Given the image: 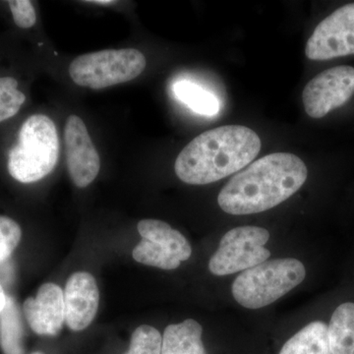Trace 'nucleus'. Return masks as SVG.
<instances>
[{"label":"nucleus","instance_id":"14","mask_svg":"<svg viewBox=\"0 0 354 354\" xmlns=\"http://www.w3.org/2000/svg\"><path fill=\"white\" fill-rule=\"evenodd\" d=\"M332 354H354V304L346 302L335 310L328 326Z\"/></svg>","mask_w":354,"mask_h":354},{"label":"nucleus","instance_id":"11","mask_svg":"<svg viewBox=\"0 0 354 354\" xmlns=\"http://www.w3.org/2000/svg\"><path fill=\"white\" fill-rule=\"evenodd\" d=\"M65 323L70 330L80 332L91 325L99 309L97 281L86 272H74L65 286Z\"/></svg>","mask_w":354,"mask_h":354},{"label":"nucleus","instance_id":"21","mask_svg":"<svg viewBox=\"0 0 354 354\" xmlns=\"http://www.w3.org/2000/svg\"><path fill=\"white\" fill-rule=\"evenodd\" d=\"M10 7L14 22L22 29H29L36 24L37 14L31 1L28 0H10L7 2Z\"/></svg>","mask_w":354,"mask_h":354},{"label":"nucleus","instance_id":"5","mask_svg":"<svg viewBox=\"0 0 354 354\" xmlns=\"http://www.w3.org/2000/svg\"><path fill=\"white\" fill-rule=\"evenodd\" d=\"M146 65L145 55L135 48L106 50L75 58L69 74L76 85L100 90L132 81L143 73Z\"/></svg>","mask_w":354,"mask_h":354},{"label":"nucleus","instance_id":"2","mask_svg":"<svg viewBox=\"0 0 354 354\" xmlns=\"http://www.w3.org/2000/svg\"><path fill=\"white\" fill-rule=\"evenodd\" d=\"M257 133L241 125H225L208 130L181 151L174 171L183 183L205 185L247 167L261 150Z\"/></svg>","mask_w":354,"mask_h":354},{"label":"nucleus","instance_id":"7","mask_svg":"<svg viewBox=\"0 0 354 354\" xmlns=\"http://www.w3.org/2000/svg\"><path fill=\"white\" fill-rule=\"evenodd\" d=\"M142 241L133 249V259L162 270H174L189 259L192 248L178 230L165 221L142 220L138 223Z\"/></svg>","mask_w":354,"mask_h":354},{"label":"nucleus","instance_id":"19","mask_svg":"<svg viewBox=\"0 0 354 354\" xmlns=\"http://www.w3.org/2000/svg\"><path fill=\"white\" fill-rule=\"evenodd\" d=\"M162 337L152 326H140L134 330L129 349L124 354H162Z\"/></svg>","mask_w":354,"mask_h":354},{"label":"nucleus","instance_id":"24","mask_svg":"<svg viewBox=\"0 0 354 354\" xmlns=\"http://www.w3.org/2000/svg\"><path fill=\"white\" fill-rule=\"evenodd\" d=\"M31 354H44V353H41V351H36V353H32Z\"/></svg>","mask_w":354,"mask_h":354},{"label":"nucleus","instance_id":"15","mask_svg":"<svg viewBox=\"0 0 354 354\" xmlns=\"http://www.w3.org/2000/svg\"><path fill=\"white\" fill-rule=\"evenodd\" d=\"M279 354H332L327 324L315 321L286 342Z\"/></svg>","mask_w":354,"mask_h":354},{"label":"nucleus","instance_id":"1","mask_svg":"<svg viewBox=\"0 0 354 354\" xmlns=\"http://www.w3.org/2000/svg\"><path fill=\"white\" fill-rule=\"evenodd\" d=\"M307 176L304 160L293 153L265 156L228 181L218 194V206L230 215L262 213L295 194Z\"/></svg>","mask_w":354,"mask_h":354},{"label":"nucleus","instance_id":"23","mask_svg":"<svg viewBox=\"0 0 354 354\" xmlns=\"http://www.w3.org/2000/svg\"><path fill=\"white\" fill-rule=\"evenodd\" d=\"M88 3L97 4V6H113L116 1L113 0H93V1H87Z\"/></svg>","mask_w":354,"mask_h":354},{"label":"nucleus","instance_id":"10","mask_svg":"<svg viewBox=\"0 0 354 354\" xmlns=\"http://www.w3.org/2000/svg\"><path fill=\"white\" fill-rule=\"evenodd\" d=\"M65 153L69 176L77 187L85 188L95 180L101 169L99 153L85 123L70 115L64 127Z\"/></svg>","mask_w":354,"mask_h":354},{"label":"nucleus","instance_id":"12","mask_svg":"<svg viewBox=\"0 0 354 354\" xmlns=\"http://www.w3.org/2000/svg\"><path fill=\"white\" fill-rule=\"evenodd\" d=\"M26 320L32 332L39 335H57L65 322L64 293L55 283H44L36 297L23 304Z\"/></svg>","mask_w":354,"mask_h":354},{"label":"nucleus","instance_id":"20","mask_svg":"<svg viewBox=\"0 0 354 354\" xmlns=\"http://www.w3.org/2000/svg\"><path fill=\"white\" fill-rule=\"evenodd\" d=\"M22 239L20 225L8 216H0V263L8 259Z\"/></svg>","mask_w":354,"mask_h":354},{"label":"nucleus","instance_id":"6","mask_svg":"<svg viewBox=\"0 0 354 354\" xmlns=\"http://www.w3.org/2000/svg\"><path fill=\"white\" fill-rule=\"evenodd\" d=\"M269 239L270 232L263 227L232 228L223 235L218 250L209 259V272L215 276H227L262 264L271 257L265 247Z\"/></svg>","mask_w":354,"mask_h":354},{"label":"nucleus","instance_id":"4","mask_svg":"<svg viewBox=\"0 0 354 354\" xmlns=\"http://www.w3.org/2000/svg\"><path fill=\"white\" fill-rule=\"evenodd\" d=\"M305 276L304 265L295 258L267 260L235 279L232 295L245 308H263L300 285Z\"/></svg>","mask_w":354,"mask_h":354},{"label":"nucleus","instance_id":"9","mask_svg":"<svg viewBox=\"0 0 354 354\" xmlns=\"http://www.w3.org/2000/svg\"><path fill=\"white\" fill-rule=\"evenodd\" d=\"M354 94V68L337 66L325 70L305 86L302 101L312 118H322L341 108Z\"/></svg>","mask_w":354,"mask_h":354},{"label":"nucleus","instance_id":"13","mask_svg":"<svg viewBox=\"0 0 354 354\" xmlns=\"http://www.w3.org/2000/svg\"><path fill=\"white\" fill-rule=\"evenodd\" d=\"M202 334V326L193 319L167 326L162 335V354H207Z\"/></svg>","mask_w":354,"mask_h":354},{"label":"nucleus","instance_id":"8","mask_svg":"<svg viewBox=\"0 0 354 354\" xmlns=\"http://www.w3.org/2000/svg\"><path fill=\"white\" fill-rule=\"evenodd\" d=\"M305 55L318 62L354 55V3L337 9L317 26Z\"/></svg>","mask_w":354,"mask_h":354},{"label":"nucleus","instance_id":"17","mask_svg":"<svg viewBox=\"0 0 354 354\" xmlns=\"http://www.w3.org/2000/svg\"><path fill=\"white\" fill-rule=\"evenodd\" d=\"M174 94L181 102L201 115L214 116L220 113V101L213 93L188 80L177 81L172 86Z\"/></svg>","mask_w":354,"mask_h":354},{"label":"nucleus","instance_id":"18","mask_svg":"<svg viewBox=\"0 0 354 354\" xmlns=\"http://www.w3.org/2000/svg\"><path fill=\"white\" fill-rule=\"evenodd\" d=\"M18 82L12 77H0V122L17 114L26 101L18 90Z\"/></svg>","mask_w":354,"mask_h":354},{"label":"nucleus","instance_id":"16","mask_svg":"<svg viewBox=\"0 0 354 354\" xmlns=\"http://www.w3.org/2000/svg\"><path fill=\"white\" fill-rule=\"evenodd\" d=\"M0 348L3 354H24V326L15 300L7 295L0 313Z\"/></svg>","mask_w":354,"mask_h":354},{"label":"nucleus","instance_id":"3","mask_svg":"<svg viewBox=\"0 0 354 354\" xmlns=\"http://www.w3.org/2000/svg\"><path fill=\"white\" fill-rule=\"evenodd\" d=\"M17 145L8 156V171L16 180L32 183L55 169L59 158V138L55 122L44 114L30 116L23 123Z\"/></svg>","mask_w":354,"mask_h":354},{"label":"nucleus","instance_id":"22","mask_svg":"<svg viewBox=\"0 0 354 354\" xmlns=\"http://www.w3.org/2000/svg\"><path fill=\"white\" fill-rule=\"evenodd\" d=\"M6 299L7 295L6 291H4L3 288L0 285V313H1L2 310L6 307Z\"/></svg>","mask_w":354,"mask_h":354}]
</instances>
